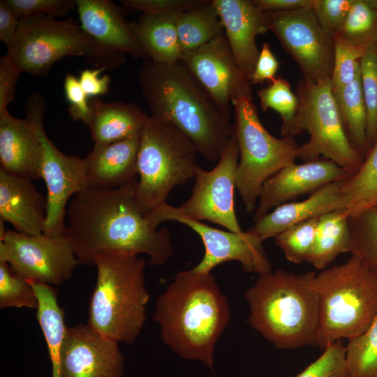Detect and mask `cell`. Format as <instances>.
I'll return each mask as SVG.
<instances>
[{"mask_svg":"<svg viewBox=\"0 0 377 377\" xmlns=\"http://www.w3.org/2000/svg\"><path fill=\"white\" fill-rule=\"evenodd\" d=\"M20 18L10 8L4 0L0 1V40L7 49L15 43Z\"/></svg>","mask_w":377,"mask_h":377,"instance_id":"48","label":"cell"},{"mask_svg":"<svg viewBox=\"0 0 377 377\" xmlns=\"http://www.w3.org/2000/svg\"><path fill=\"white\" fill-rule=\"evenodd\" d=\"M295 94L299 101L297 123L300 132L306 131L309 134V140L299 147L297 158L307 162L322 155L350 175L354 174L364 159L346 134L331 80L311 83L302 78Z\"/></svg>","mask_w":377,"mask_h":377,"instance_id":"9","label":"cell"},{"mask_svg":"<svg viewBox=\"0 0 377 377\" xmlns=\"http://www.w3.org/2000/svg\"><path fill=\"white\" fill-rule=\"evenodd\" d=\"M205 0H121L123 6L133 11L156 15H179L203 3Z\"/></svg>","mask_w":377,"mask_h":377,"instance_id":"43","label":"cell"},{"mask_svg":"<svg viewBox=\"0 0 377 377\" xmlns=\"http://www.w3.org/2000/svg\"><path fill=\"white\" fill-rule=\"evenodd\" d=\"M212 3L223 24L234 60L249 78L260 54L256 37L269 31L265 13L249 0H212Z\"/></svg>","mask_w":377,"mask_h":377,"instance_id":"20","label":"cell"},{"mask_svg":"<svg viewBox=\"0 0 377 377\" xmlns=\"http://www.w3.org/2000/svg\"><path fill=\"white\" fill-rule=\"evenodd\" d=\"M76 4L80 27L97 47L149 60L120 7L109 0H76Z\"/></svg>","mask_w":377,"mask_h":377,"instance_id":"21","label":"cell"},{"mask_svg":"<svg viewBox=\"0 0 377 377\" xmlns=\"http://www.w3.org/2000/svg\"><path fill=\"white\" fill-rule=\"evenodd\" d=\"M86 122L94 144H108L140 135L148 118L133 103H104L93 98Z\"/></svg>","mask_w":377,"mask_h":377,"instance_id":"25","label":"cell"},{"mask_svg":"<svg viewBox=\"0 0 377 377\" xmlns=\"http://www.w3.org/2000/svg\"><path fill=\"white\" fill-rule=\"evenodd\" d=\"M318 218L296 223L274 237L276 244L288 261L296 264L309 262Z\"/></svg>","mask_w":377,"mask_h":377,"instance_id":"37","label":"cell"},{"mask_svg":"<svg viewBox=\"0 0 377 377\" xmlns=\"http://www.w3.org/2000/svg\"><path fill=\"white\" fill-rule=\"evenodd\" d=\"M264 13L269 30L297 63L303 79L311 83L331 80L333 37L323 29L312 7Z\"/></svg>","mask_w":377,"mask_h":377,"instance_id":"11","label":"cell"},{"mask_svg":"<svg viewBox=\"0 0 377 377\" xmlns=\"http://www.w3.org/2000/svg\"><path fill=\"white\" fill-rule=\"evenodd\" d=\"M355 0H313L312 8L323 29L332 37L341 28Z\"/></svg>","mask_w":377,"mask_h":377,"instance_id":"42","label":"cell"},{"mask_svg":"<svg viewBox=\"0 0 377 377\" xmlns=\"http://www.w3.org/2000/svg\"><path fill=\"white\" fill-rule=\"evenodd\" d=\"M138 181L113 189L87 188L71 200L66 235L80 265H94L110 252L145 253L153 266L171 258V234L150 225L136 200Z\"/></svg>","mask_w":377,"mask_h":377,"instance_id":"1","label":"cell"},{"mask_svg":"<svg viewBox=\"0 0 377 377\" xmlns=\"http://www.w3.org/2000/svg\"><path fill=\"white\" fill-rule=\"evenodd\" d=\"M334 96L346 134L364 159L367 152V114L361 86L360 63L354 80Z\"/></svg>","mask_w":377,"mask_h":377,"instance_id":"30","label":"cell"},{"mask_svg":"<svg viewBox=\"0 0 377 377\" xmlns=\"http://www.w3.org/2000/svg\"><path fill=\"white\" fill-rule=\"evenodd\" d=\"M47 198L33 181L0 170V219L18 232L37 236L44 233Z\"/></svg>","mask_w":377,"mask_h":377,"instance_id":"24","label":"cell"},{"mask_svg":"<svg viewBox=\"0 0 377 377\" xmlns=\"http://www.w3.org/2000/svg\"><path fill=\"white\" fill-rule=\"evenodd\" d=\"M361 86L367 109V152L377 139V49L367 47L360 60Z\"/></svg>","mask_w":377,"mask_h":377,"instance_id":"36","label":"cell"},{"mask_svg":"<svg viewBox=\"0 0 377 377\" xmlns=\"http://www.w3.org/2000/svg\"><path fill=\"white\" fill-rule=\"evenodd\" d=\"M279 68V63L272 52L269 44L264 43L256 61L254 70L249 80L251 84L271 82L274 80Z\"/></svg>","mask_w":377,"mask_h":377,"instance_id":"46","label":"cell"},{"mask_svg":"<svg viewBox=\"0 0 377 377\" xmlns=\"http://www.w3.org/2000/svg\"><path fill=\"white\" fill-rule=\"evenodd\" d=\"M181 61L228 118L235 98H252L251 84L237 67L225 34L183 55Z\"/></svg>","mask_w":377,"mask_h":377,"instance_id":"16","label":"cell"},{"mask_svg":"<svg viewBox=\"0 0 377 377\" xmlns=\"http://www.w3.org/2000/svg\"><path fill=\"white\" fill-rule=\"evenodd\" d=\"M94 40L73 19L58 20L49 15L20 18L14 45L8 54L22 73L47 75L52 65L65 57H90Z\"/></svg>","mask_w":377,"mask_h":377,"instance_id":"10","label":"cell"},{"mask_svg":"<svg viewBox=\"0 0 377 377\" xmlns=\"http://www.w3.org/2000/svg\"><path fill=\"white\" fill-rule=\"evenodd\" d=\"M346 348L349 377H377V316L362 334L348 341Z\"/></svg>","mask_w":377,"mask_h":377,"instance_id":"33","label":"cell"},{"mask_svg":"<svg viewBox=\"0 0 377 377\" xmlns=\"http://www.w3.org/2000/svg\"><path fill=\"white\" fill-rule=\"evenodd\" d=\"M333 40L334 59L331 83L335 95L354 80L360 60L367 48L353 43L339 33Z\"/></svg>","mask_w":377,"mask_h":377,"instance_id":"38","label":"cell"},{"mask_svg":"<svg viewBox=\"0 0 377 377\" xmlns=\"http://www.w3.org/2000/svg\"><path fill=\"white\" fill-rule=\"evenodd\" d=\"M106 71L105 68H85L80 71L79 82L88 96L96 98L107 94L110 90L111 79L108 75L100 77V74Z\"/></svg>","mask_w":377,"mask_h":377,"instance_id":"47","label":"cell"},{"mask_svg":"<svg viewBox=\"0 0 377 377\" xmlns=\"http://www.w3.org/2000/svg\"><path fill=\"white\" fill-rule=\"evenodd\" d=\"M20 17L34 15L64 17L76 8V0H4Z\"/></svg>","mask_w":377,"mask_h":377,"instance_id":"41","label":"cell"},{"mask_svg":"<svg viewBox=\"0 0 377 377\" xmlns=\"http://www.w3.org/2000/svg\"><path fill=\"white\" fill-rule=\"evenodd\" d=\"M176 27L182 56L224 34V29L212 1L179 14Z\"/></svg>","mask_w":377,"mask_h":377,"instance_id":"29","label":"cell"},{"mask_svg":"<svg viewBox=\"0 0 377 377\" xmlns=\"http://www.w3.org/2000/svg\"><path fill=\"white\" fill-rule=\"evenodd\" d=\"M342 181L322 186L304 200L286 202L275 207L255 222L248 231L263 242L296 223L346 208L349 201L342 190Z\"/></svg>","mask_w":377,"mask_h":377,"instance_id":"22","label":"cell"},{"mask_svg":"<svg viewBox=\"0 0 377 377\" xmlns=\"http://www.w3.org/2000/svg\"><path fill=\"white\" fill-rule=\"evenodd\" d=\"M316 273L277 269L258 275L244 293L250 325L275 347L316 346L319 301Z\"/></svg>","mask_w":377,"mask_h":377,"instance_id":"4","label":"cell"},{"mask_svg":"<svg viewBox=\"0 0 377 377\" xmlns=\"http://www.w3.org/2000/svg\"><path fill=\"white\" fill-rule=\"evenodd\" d=\"M342 190L348 198L349 217L377 208V139L360 168L342 181Z\"/></svg>","mask_w":377,"mask_h":377,"instance_id":"31","label":"cell"},{"mask_svg":"<svg viewBox=\"0 0 377 377\" xmlns=\"http://www.w3.org/2000/svg\"><path fill=\"white\" fill-rule=\"evenodd\" d=\"M349 176L346 170L325 158L284 167L263 184L253 221L256 222L283 203Z\"/></svg>","mask_w":377,"mask_h":377,"instance_id":"19","label":"cell"},{"mask_svg":"<svg viewBox=\"0 0 377 377\" xmlns=\"http://www.w3.org/2000/svg\"><path fill=\"white\" fill-rule=\"evenodd\" d=\"M22 71L16 61L6 54L0 58V114L8 111V105L13 101L16 84Z\"/></svg>","mask_w":377,"mask_h":377,"instance_id":"45","label":"cell"},{"mask_svg":"<svg viewBox=\"0 0 377 377\" xmlns=\"http://www.w3.org/2000/svg\"><path fill=\"white\" fill-rule=\"evenodd\" d=\"M349 216L346 208L318 218L315 241L309 260L318 269H325L338 256L349 252Z\"/></svg>","mask_w":377,"mask_h":377,"instance_id":"28","label":"cell"},{"mask_svg":"<svg viewBox=\"0 0 377 377\" xmlns=\"http://www.w3.org/2000/svg\"><path fill=\"white\" fill-rule=\"evenodd\" d=\"M0 261L30 281L59 286L71 279L79 265L66 236H32L8 229L0 237Z\"/></svg>","mask_w":377,"mask_h":377,"instance_id":"13","label":"cell"},{"mask_svg":"<svg viewBox=\"0 0 377 377\" xmlns=\"http://www.w3.org/2000/svg\"><path fill=\"white\" fill-rule=\"evenodd\" d=\"M376 49H377V33H376Z\"/></svg>","mask_w":377,"mask_h":377,"instance_id":"50","label":"cell"},{"mask_svg":"<svg viewBox=\"0 0 377 377\" xmlns=\"http://www.w3.org/2000/svg\"><path fill=\"white\" fill-rule=\"evenodd\" d=\"M346 349L342 340L329 345L317 360L296 377H349Z\"/></svg>","mask_w":377,"mask_h":377,"instance_id":"40","label":"cell"},{"mask_svg":"<svg viewBox=\"0 0 377 377\" xmlns=\"http://www.w3.org/2000/svg\"><path fill=\"white\" fill-rule=\"evenodd\" d=\"M319 314L316 346L324 350L362 334L377 316V269L351 255L316 274Z\"/></svg>","mask_w":377,"mask_h":377,"instance_id":"6","label":"cell"},{"mask_svg":"<svg viewBox=\"0 0 377 377\" xmlns=\"http://www.w3.org/2000/svg\"><path fill=\"white\" fill-rule=\"evenodd\" d=\"M28 281L38 299L36 317L47 343L52 377H61V355L67 330L64 311L58 303L55 288L47 283Z\"/></svg>","mask_w":377,"mask_h":377,"instance_id":"27","label":"cell"},{"mask_svg":"<svg viewBox=\"0 0 377 377\" xmlns=\"http://www.w3.org/2000/svg\"><path fill=\"white\" fill-rule=\"evenodd\" d=\"M38 299L29 281L13 272L8 263L0 261V308L36 309Z\"/></svg>","mask_w":377,"mask_h":377,"instance_id":"39","label":"cell"},{"mask_svg":"<svg viewBox=\"0 0 377 377\" xmlns=\"http://www.w3.org/2000/svg\"><path fill=\"white\" fill-rule=\"evenodd\" d=\"M349 253L377 269V208L349 217Z\"/></svg>","mask_w":377,"mask_h":377,"instance_id":"34","label":"cell"},{"mask_svg":"<svg viewBox=\"0 0 377 377\" xmlns=\"http://www.w3.org/2000/svg\"><path fill=\"white\" fill-rule=\"evenodd\" d=\"M239 150L235 132L216 166L198 170L191 196L178 207L182 215L196 221H209L229 231L243 234L235 209V189Z\"/></svg>","mask_w":377,"mask_h":377,"instance_id":"14","label":"cell"},{"mask_svg":"<svg viewBox=\"0 0 377 377\" xmlns=\"http://www.w3.org/2000/svg\"><path fill=\"white\" fill-rule=\"evenodd\" d=\"M152 318L163 343L179 357L212 368L230 309L214 275L190 269L177 273L158 297Z\"/></svg>","mask_w":377,"mask_h":377,"instance_id":"2","label":"cell"},{"mask_svg":"<svg viewBox=\"0 0 377 377\" xmlns=\"http://www.w3.org/2000/svg\"><path fill=\"white\" fill-rule=\"evenodd\" d=\"M94 265L97 276L87 324L109 339L131 343L146 321L149 295L145 260L128 253L110 252L98 256Z\"/></svg>","mask_w":377,"mask_h":377,"instance_id":"5","label":"cell"},{"mask_svg":"<svg viewBox=\"0 0 377 377\" xmlns=\"http://www.w3.org/2000/svg\"><path fill=\"white\" fill-rule=\"evenodd\" d=\"M263 12H281L312 7L313 0H251Z\"/></svg>","mask_w":377,"mask_h":377,"instance_id":"49","label":"cell"},{"mask_svg":"<svg viewBox=\"0 0 377 377\" xmlns=\"http://www.w3.org/2000/svg\"><path fill=\"white\" fill-rule=\"evenodd\" d=\"M138 80L151 116L187 136L198 153L217 162L235 132L234 124L216 106L181 61H145Z\"/></svg>","mask_w":377,"mask_h":377,"instance_id":"3","label":"cell"},{"mask_svg":"<svg viewBox=\"0 0 377 377\" xmlns=\"http://www.w3.org/2000/svg\"><path fill=\"white\" fill-rule=\"evenodd\" d=\"M42 144L41 178L47 188L45 235H66V205L70 198L88 188L84 158L60 151L39 125Z\"/></svg>","mask_w":377,"mask_h":377,"instance_id":"17","label":"cell"},{"mask_svg":"<svg viewBox=\"0 0 377 377\" xmlns=\"http://www.w3.org/2000/svg\"><path fill=\"white\" fill-rule=\"evenodd\" d=\"M232 105L235 134L239 158L236 188L245 211H255L265 182L281 169L295 163L300 145L293 136L271 135L261 123L252 98L241 96Z\"/></svg>","mask_w":377,"mask_h":377,"instance_id":"8","label":"cell"},{"mask_svg":"<svg viewBox=\"0 0 377 377\" xmlns=\"http://www.w3.org/2000/svg\"><path fill=\"white\" fill-rule=\"evenodd\" d=\"M145 215L154 228L164 221H173L187 226L200 236L205 246V254L200 263L191 269L194 272L211 273L219 265L232 260L239 262L246 273L261 275L272 272L263 242L249 231L239 234L212 228L182 215L176 207L167 202Z\"/></svg>","mask_w":377,"mask_h":377,"instance_id":"12","label":"cell"},{"mask_svg":"<svg viewBox=\"0 0 377 377\" xmlns=\"http://www.w3.org/2000/svg\"><path fill=\"white\" fill-rule=\"evenodd\" d=\"M353 43L367 48L376 46L377 9L370 0H355L338 32Z\"/></svg>","mask_w":377,"mask_h":377,"instance_id":"35","label":"cell"},{"mask_svg":"<svg viewBox=\"0 0 377 377\" xmlns=\"http://www.w3.org/2000/svg\"><path fill=\"white\" fill-rule=\"evenodd\" d=\"M140 135L112 143L94 144L84 158L88 188L113 189L138 180Z\"/></svg>","mask_w":377,"mask_h":377,"instance_id":"23","label":"cell"},{"mask_svg":"<svg viewBox=\"0 0 377 377\" xmlns=\"http://www.w3.org/2000/svg\"><path fill=\"white\" fill-rule=\"evenodd\" d=\"M214 377H216V376H214Z\"/></svg>","mask_w":377,"mask_h":377,"instance_id":"51","label":"cell"},{"mask_svg":"<svg viewBox=\"0 0 377 377\" xmlns=\"http://www.w3.org/2000/svg\"><path fill=\"white\" fill-rule=\"evenodd\" d=\"M192 141L170 124L148 116L140 135L135 198L149 212L166 202L177 186L194 179L200 166Z\"/></svg>","mask_w":377,"mask_h":377,"instance_id":"7","label":"cell"},{"mask_svg":"<svg viewBox=\"0 0 377 377\" xmlns=\"http://www.w3.org/2000/svg\"><path fill=\"white\" fill-rule=\"evenodd\" d=\"M118 343L87 323L67 327L61 355V377H122L124 357Z\"/></svg>","mask_w":377,"mask_h":377,"instance_id":"18","label":"cell"},{"mask_svg":"<svg viewBox=\"0 0 377 377\" xmlns=\"http://www.w3.org/2000/svg\"><path fill=\"white\" fill-rule=\"evenodd\" d=\"M45 101L38 92L27 98L24 119L0 114V170L31 181L41 178L42 144L39 125Z\"/></svg>","mask_w":377,"mask_h":377,"instance_id":"15","label":"cell"},{"mask_svg":"<svg viewBox=\"0 0 377 377\" xmlns=\"http://www.w3.org/2000/svg\"><path fill=\"white\" fill-rule=\"evenodd\" d=\"M177 15L142 13L131 24L149 60L164 64L181 61L182 52L176 27Z\"/></svg>","mask_w":377,"mask_h":377,"instance_id":"26","label":"cell"},{"mask_svg":"<svg viewBox=\"0 0 377 377\" xmlns=\"http://www.w3.org/2000/svg\"><path fill=\"white\" fill-rule=\"evenodd\" d=\"M64 92L69 104L68 110L70 117L74 121H81L86 124L91 111L88 96L82 89L78 78L71 73L65 76Z\"/></svg>","mask_w":377,"mask_h":377,"instance_id":"44","label":"cell"},{"mask_svg":"<svg viewBox=\"0 0 377 377\" xmlns=\"http://www.w3.org/2000/svg\"><path fill=\"white\" fill-rule=\"evenodd\" d=\"M257 94L263 111L272 109L279 114L282 137L300 134L297 123L298 98L286 80L276 77L267 87L258 90Z\"/></svg>","mask_w":377,"mask_h":377,"instance_id":"32","label":"cell"}]
</instances>
